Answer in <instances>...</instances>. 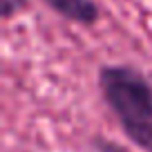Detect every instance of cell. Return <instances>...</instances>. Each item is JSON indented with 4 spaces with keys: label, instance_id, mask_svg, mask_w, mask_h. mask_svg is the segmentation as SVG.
<instances>
[{
    "label": "cell",
    "instance_id": "6da1fadb",
    "mask_svg": "<svg viewBox=\"0 0 152 152\" xmlns=\"http://www.w3.org/2000/svg\"><path fill=\"white\" fill-rule=\"evenodd\" d=\"M99 90L125 137L152 152V83L132 65H103Z\"/></svg>",
    "mask_w": 152,
    "mask_h": 152
},
{
    "label": "cell",
    "instance_id": "7a4b0ae2",
    "mask_svg": "<svg viewBox=\"0 0 152 152\" xmlns=\"http://www.w3.org/2000/svg\"><path fill=\"white\" fill-rule=\"evenodd\" d=\"M56 14L78 25H94L101 18V9L94 0H45Z\"/></svg>",
    "mask_w": 152,
    "mask_h": 152
},
{
    "label": "cell",
    "instance_id": "3957f363",
    "mask_svg": "<svg viewBox=\"0 0 152 152\" xmlns=\"http://www.w3.org/2000/svg\"><path fill=\"white\" fill-rule=\"evenodd\" d=\"M25 7H27V0H2L0 11H2V18L9 20V18H14L18 11H23Z\"/></svg>",
    "mask_w": 152,
    "mask_h": 152
}]
</instances>
